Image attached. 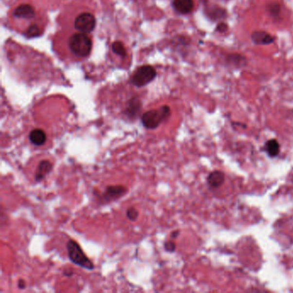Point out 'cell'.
<instances>
[{"label":"cell","instance_id":"6da1fadb","mask_svg":"<svg viewBox=\"0 0 293 293\" xmlns=\"http://www.w3.org/2000/svg\"><path fill=\"white\" fill-rule=\"evenodd\" d=\"M70 51L75 56L85 58L92 53V40L85 33L74 34L68 40Z\"/></svg>","mask_w":293,"mask_h":293},{"label":"cell","instance_id":"7a4b0ae2","mask_svg":"<svg viewBox=\"0 0 293 293\" xmlns=\"http://www.w3.org/2000/svg\"><path fill=\"white\" fill-rule=\"evenodd\" d=\"M171 114L170 108L167 105L162 106L158 110H149L141 117V122L148 130L158 128V127L169 119Z\"/></svg>","mask_w":293,"mask_h":293},{"label":"cell","instance_id":"3957f363","mask_svg":"<svg viewBox=\"0 0 293 293\" xmlns=\"http://www.w3.org/2000/svg\"><path fill=\"white\" fill-rule=\"evenodd\" d=\"M66 249H67L70 260L73 263L79 266L81 268H85L87 270L95 269L94 264L85 255L80 245L78 244V242L74 241L73 239H70L66 243Z\"/></svg>","mask_w":293,"mask_h":293},{"label":"cell","instance_id":"277c9868","mask_svg":"<svg viewBox=\"0 0 293 293\" xmlns=\"http://www.w3.org/2000/svg\"><path fill=\"white\" fill-rule=\"evenodd\" d=\"M156 76L157 72L153 66H140L132 75L131 82L132 85L137 87H143L150 84L151 81L154 80Z\"/></svg>","mask_w":293,"mask_h":293},{"label":"cell","instance_id":"5b68a950","mask_svg":"<svg viewBox=\"0 0 293 293\" xmlns=\"http://www.w3.org/2000/svg\"><path fill=\"white\" fill-rule=\"evenodd\" d=\"M95 25L96 20L95 17L89 12L77 16L74 22V28L81 33H92L95 30Z\"/></svg>","mask_w":293,"mask_h":293},{"label":"cell","instance_id":"8992f818","mask_svg":"<svg viewBox=\"0 0 293 293\" xmlns=\"http://www.w3.org/2000/svg\"><path fill=\"white\" fill-rule=\"evenodd\" d=\"M128 192L127 187L122 185H114V186H108L105 189L104 194L102 195V200L103 202H111L117 199L122 197Z\"/></svg>","mask_w":293,"mask_h":293},{"label":"cell","instance_id":"52a82bcc","mask_svg":"<svg viewBox=\"0 0 293 293\" xmlns=\"http://www.w3.org/2000/svg\"><path fill=\"white\" fill-rule=\"evenodd\" d=\"M54 165L48 160H42L37 167V171L35 173V180L37 183H40L46 178L49 173L51 172Z\"/></svg>","mask_w":293,"mask_h":293},{"label":"cell","instance_id":"ba28073f","mask_svg":"<svg viewBox=\"0 0 293 293\" xmlns=\"http://www.w3.org/2000/svg\"><path fill=\"white\" fill-rule=\"evenodd\" d=\"M13 16L17 18L32 19L36 17V11L30 4H21L14 10Z\"/></svg>","mask_w":293,"mask_h":293},{"label":"cell","instance_id":"9c48e42d","mask_svg":"<svg viewBox=\"0 0 293 293\" xmlns=\"http://www.w3.org/2000/svg\"><path fill=\"white\" fill-rule=\"evenodd\" d=\"M30 143L36 146H41L47 142V134L42 129H33L29 135Z\"/></svg>","mask_w":293,"mask_h":293},{"label":"cell","instance_id":"30bf717a","mask_svg":"<svg viewBox=\"0 0 293 293\" xmlns=\"http://www.w3.org/2000/svg\"><path fill=\"white\" fill-rule=\"evenodd\" d=\"M173 6L180 14H188L194 9L193 0H174Z\"/></svg>","mask_w":293,"mask_h":293},{"label":"cell","instance_id":"8fae6325","mask_svg":"<svg viewBox=\"0 0 293 293\" xmlns=\"http://www.w3.org/2000/svg\"><path fill=\"white\" fill-rule=\"evenodd\" d=\"M140 110H141V103L138 98L134 97L129 101L128 107L125 110V114L130 119H134L137 116V114H139Z\"/></svg>","mask_w":293,"mask_h":293},{"label":"cell","instance_id":"7c38bea8","mask_svg":"<svg viewBox=\"0 0 293 293\" xmlns=\"http://www.w3.org/2000/svg\"><path fill=\"white\" fill-rule=\"evenodd\" d=\"M252 40L254 43L258 45L271 44L275 41V38L271 35L262 32V31H257L252 35Z\"/></svg>","mask_w":293,"mask_h":293},{"label":"cell","instance_id":"4fadbf2b","mask_svg":"<svg viewBox=\"0 0 293 293\" xmlns=\"http://www.w3.org/2000/svg\"><path fill=\"white\" fill-rule=\"evenodd\" d=\"M224 182V174L220 170H215L213 171L208 176L207 178V183H208L210 187H220L223 185Z\"/></svg>","mask_w":293,"mask_h":293},{"label":"cell","instance_id":"5bb4252c","mask_svg":"<svg viewBox=\"0 0 293 293\" xmlns=\"http://www.w3.org/2000/svg\"><path fill=\"white\" fill-rule=\"evenodd\" d=\"M265 150L269 157L275 158L279 153L280 145L276 139H269L265 145Z\"/></svg>","mask_w":293,"mask_h":293},{"label":"cell","instance_id":"9a60e30c","mask_svg":"<svg viewBox=\"0 0 293 293\" xmlns=\"http://www.w3.org/2000/svg\"><path fill=\"white\" fill-rule=\"evenodd\" d=\"M40 34H41V30H40V27L37 24H33L28 28L25 35L26 37H28L29 38H34V37H40Z\"/></svg>","mask_w":293,"mask_h":293},{"label":"cell","instance_id":"2e32d148","mask_svg":"<svg viewBox=\"0 0 293 293\" xmlns=\"http://www.w3.org/2000/svg\"><path fill=\"white\" fill-rule=\"evenodd\" d=\"M112 50L114 51L115 55H120L121 57H125L127 55V52L124 48V45L121 41H115L112 45Z\"/></svg>","mask_w":293,"mask_h":293},{"label":"cell","instance_id":"e0dca14e","mask_svg":"<svg viewBox=\"0 0 293 293\" xmlns=\"http://www.w3.org/2000/svg\"><path fill=\"white\" fill-rule=\"evenodd\" d=\"M127 217H128V220H131V221H136L137 219H138V217H139V212H138L137 209L134 208V207L129 208L128 210V212H127Z\"/></svg>","mask_w":293,"mask_h":293},{"label":"cell","instance_id":"ac0fdd59","mask_svg":"<svg viewBox=\"0 0 293 293\" xmlns=\"http://www.w3.org/2000/svg\"><path fill=\"white\" fill-rule=\"evenodd\" d=\"M165 249L167 252L169 253H173L176 249V243L173 242V241H168L165 243Z\"/></svg>","mask_w":293,"mask_h":293},{"label":"cell","instance_id":"d6986e66","mask_svg":"<svg viewBox=\"0 0 293 293\" xmlns=\"http://www.w3.org/2000/svg\"><path fill=\"white\" fill-rule=\"evenodd\" d=\"M226 30H227V26L225 25L224 23H220V25L217 27V30L220 32H224Z\"/></svg>","mask_w":293,"mask_h":293},{"label":"cell","instance_id":"ffe728a7","mask_svg":"<svg viewBox=\"0 0 293 293\" xmlns=\"http://www.w3.org/2000/svg\"><path fill=\"white\" fill-rule=\"evenodd\" d=\"M18 287L19 289H25L26 288V282L23 279H19L18 281Z\"/></svg>","mask_w":293,"mask_h":293},{"label":"cell","instance_id":"44dd1931","mask_svg":"<svg viewBox=\"0 0 293 293\" xmlns=\"http://www.w3.org/2000/svg\"><path fill=\"white\" fill-rule=\"evenodd\" d=\"M63 273H64V275H66L67 277H71L73 275V272L72 270H65Z\"/></svg>","mask_w":293,"mask_h":293},{"label":"cell","instance_id":"7402d4cb","mask_svg":"<svg viewBox=\"0 0 293 293\" xmlns=\"http://www.w3.org/2000/svg\"><path fill=\"white\" fill-rule=\"evenodd\" d=\"M179 231H174V232H172V233H171V238L176 239V238H177V237L179 236Z\"/></svg>","mask_w":293,"mask_h":293}]
</instances>
